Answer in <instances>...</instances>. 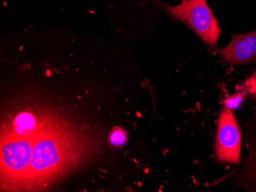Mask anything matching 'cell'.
Returning a JSON list of instances; mask_svg holds the SVG:
<instances>
[{"mask_svg": "<svg viewBox=\"0 0 256 192\" xmlns=\"http://www.w3.org/2000/svg\"><path fill=\"white\" fill-rule=\"evenodd\" d=\"M247 93H248V90L245 89L241 92L236 93V94L230 96V97L226 99L225 101H224L226 108L232 111L238 108L242 103L243 100L245 99Z\"/></svg>", "mask_w": 256, "mask_h": 192, "instance_id": "8", "label": "cell"}, {"mask_svg": "<svg viewBox=\"0 0 256 192\" xmlns=\"http://www.w3.org/2000/svg\"><path fill=\"white\" fill-rule=\"evenodd\" d=\"M221 58L232 64L250 62L256 57V31L232 35L230 44L224 48L217 49Z\"/></svg>", "mask_w": 256, "mask_h": 192, "instance_id": "3", "label": "cell"}, {"mask_svg": "<svg viewBox=\"0 0 256 192\" xmlns=\"http://www.w3.org/2000/svg\"><path fill=\"white\" fill-rule=\"evenodd\" d=\"M166 7L171 15L184 21L206 43L216 46L221 28L206 0H182L176 6Z\"/></svg>", "mask_w": 256, "mask_h": 192, "instance_id": "1", "label": "cell"}, {"mask_svg": "<svg viewBox=\"0 0 256 192\" xmlns=\"http://www.w3.org/2000/svg\"><path fill=\"white\" fill-rule=\"evenodd\" d=\"M31 144L26 140L6 143L2 148V157L6 166L14 171L25 169L32 161Z\"/></svg>", "mask_w": 256, "mask_h": 192, "instance_id": "4", "label": "cell"}, {"mask_svg": "<svg viewBox=\"0 0 256 192\" xmlns=\"http://www.w3.org/2000/svg\"><path fill=\"white\" fill-rule=\"evenodd\" d=\"M60 160L56 143L52 140H44L37 143L32 150V166L41 171L56 165Z\"/></svg>", "mask_w": 256, "mask_h": 192, "instance_id": "5", "label": "cell"}, {"mask_svg": "<svg viewBox=\"0 0 256 192\" xmlns=\"http://www.w3.org/2000/svg\"><path fill=\"white\" fill-rule=\"evenodd\" d=\"M246 89L248 90V92L251 94H256V79L250 78L246 83Z\"/></svg>", "mask_w": 256, "mask_h": 192, "instance_id": "9", "label": "cell"}, {"mask_svg": "<svg viewBox=\"0 0 256 192\" xmlns=\"http://www.w3.org/2000/svg\"><path fill=\"white\" fill-rule=\"evenodd\" d=\"M252 79H256V71H254V74H253V75L251 77Z\"/></svg>", "mask_w": 256, "mask_h": 192, "instance_id": "10", "label": "cell"}, {"mask_svg": "<svg viewBox=\"0 0 256 192\" xmlns=\"http://www.w3.org/2000/svg\"><path fill=\"white\" fill-rule=\"evenodd\" d=\"M16 130L20 134L30 133L36 127V120L34 117L27 113L20 114L16 119Z\"/></svg>", "mask_w": 256, "mask_h": 192, "instance_id": "6", "label": "cell"}, {"mask_svg": "<svg viewBox=\"0 0 256 192\" xmlns=\"http://www.w3.org/2000/svg\"><path fill=\"white\" fill-rule=\"evenodd\" d=\"M109 141L115 148H122L128 142L126 132L120 127H114L109 134Z\"/></svg>", "mask_w": 256, "mask_h": 192, "instance_id": "7", "label": "cell"}, {"mask_svg": "<svg viewBox=\"0 0 256 192\" xmlns=\"http://www.w3.org/2000/svg\"><path fill=\"white\" fill-rule=\"evenodd\" d=\"M242 132L234 112L225 107L220 112L216 138V154L221 162L240 163Z\"/></svg>", "mask_w": 256, "mask_h": 192, "instance_id": "2", "label": "cell"}]
</instances>
